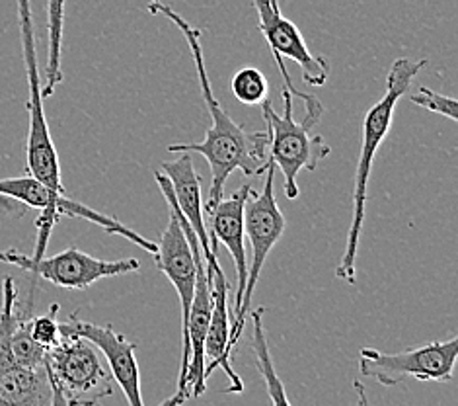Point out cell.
<instances>
[{
    "label": "cell",
    "mask_w": 458,
    "mask_h": 406,
    "mask_svg": "<svg viewBox=\"0 0 458 406\" xmlns=\"http://www.w3.org/2000/svg\"><path fill=\"white\" fill-rule=\"evenodd\" d=\"M0 262L10 266H18L30 272L31 276L46 280L57 288L64 289H86L96 281L106 278H117L123 273L139 272L140 262L137 258L123 260H100L84 250L71 246L55 256H26L21 252L10 248L0 252Z\"/></svg>",
    "instance_id": "cell-9"
},
{
    "label": "cell",
    "mask_w": 458,
    "mask_h": 406,
    "mask_svg": "<svg viewBox=\"0 0 458 406\" xmlns=\"http://www.w3.org/2000/svg\"><path fill=\"white\" fill-rule=\"evenodd\" d=\"M14 200H10V197H6V195H0V210L3 212H6V213H16V205L13 203Z\"/></svg>",
    "instance_id": "cell-22"
},
{
    "label": "cell",
    "mask_w": 458,
    "mask_h": 406,
    "mask_svg": "<svg viewBox=\"0 0 458 406\" xmlns=\"http://www.w3.org/2000/svg\"><path fill=\"white\" fill-rule=\"evenodd\" d=\"M53 387L46 367L0 359V406H49Z\"/></svg>",
    "instance_id": "cell-16"
},
{
    "label": "cell",
    "mask_w": 458,
    "mask_h": 406,
    "mask_svg": "<svg viewBox=\"0 0 458 406\" xmlns=\"http://www.w3.org/2000/svg\"><path fill=\"white\" fill-rule=\"evenodd\" d=\"M264 174V190L259 194L252 192L244 207V237L248 238L250 246H252V262L248 264L242 303H240V309L233 316L231 340H228L231 354H234V350L240 344V338H242L246 316L250 313V305H252L259 273L264 270L269 252L279 243L287 227V219L281 213L276 200V164L269 160Z\"/></svg>",
    "instance_id": "cell-7"
},
{
    "label": "cell",
    "mask_w": 458,
    "mask_h": 406,
    "mask_svg": "<svg viewBox=\"0 0 458 406\" xmlns=\"http://www.w3.org/2000/svg\"><path fill=\"white\" fill-rule=\"evenodd\" d=\"M254 6L259 16V31L267 39V46L274 53L277 69L281 73L283 86L293 94L299 96L301 100L307 92H301L293 84L289 71L285 67V59L297 63L302 69V81L310 86H324L330 76V65L320 55H314L307 41H304L301 30L293 24L289 18L281 14V10L271 6L269 0H254Z\"/></svg>",
    "instance_id": "cell-10"
},
{
    "label": "cell",
    "mask_w": 458,
    "mask_h": 406,
    "mask_svg": "<svg viewBox=\"0 0 458 406\" xmlns=\"http://www.w3.org/2000/svg\"><path fill=\"white\" fill-rule=\"evenodd\" d=\"M285 114L279 116L269 98L261 102V112L267 124L269 134V160L276 164L285 178V195L289 200L299 197V172H314L318 162L332 152V147L324 137L314 135V127L320 124L324 114V104L304 108L307 116L302 122H294L293 117V94L283 86L281 89Z\"/></svg>",
    "instance_id": "cell-3"
},
{
    "label": "cell",
    "mask_w": 458,
    "mask_h": 406,
    "mask_svg": "<svg viewBox=\"0 0 458 406\" xmlns=\"http://www.w3.org/2000/svg\"><path fill=\"white\" fill-rule=\"evenodd\" d=\"M57 313H59V305H51L46 315L30 318L31 338H34L36 342L46 350H49L51 346H55L61 340V328H59Z\"/></svg>",
    "instance_id": "cell-21"
},
{
    "label": "cell",
    "mask_w": 458,
    "mask_h": 406,
    "mask_svg": "<svg viewBox=\"0 0 458 406\" xmlns=\"http://www.w3.org/2000/svg\"><path fill=\"white\" fill-rule=\"evenodd\" d=\"M61 334H72L86 338L96 346V350L106 356L112 369V377L123 391L131 406H143L140 397V371L137 364V344L127 340L122 333H117L112 324H94L72 313L67 321H59Z\"/></svg>",
    "instance_id": "cell-11"
},
{
    "label": "cell",
    "mask_w": 458,
    "mask_h": 406,
    "mask_svg": "<svg viewBox=\"0 0 458 406\" xmlns=\"http://www.w3.org/2000/svg\"><path fill=\"white\" fill-rule=\"evenodd\" d=\"M0 195H6V197H10V200L18 202L20 205L36 207V210L41 212V215L38 219V229H39L38 245H36V252L31 255L34 258H39L46 255L51 229L55 227L59 217L86 219V221L102 227L106 233L123 237L143 250L150 252V255H155V250H157V243H152V240L140 237L139 233H135V230H131L123 223H119L115 217L104 215L100 212L92 210V207H89V205L74 202V200H71V197H67V194L53 192L51 188H47L46 184H41L34 177H30V174L21 178L0 180Z\"/></svg>",
    "instance_id": "cell-6"
},
{
    "label": "cell",
    "mask_w": 458,
    "mask_h": 406,
    "mask_svg": "<svg viewBox=\"0 0 458 406\" xmlns=\"http://www.w3.org/2000/svg\"><path fill=\"white\" fill-rule=\"evenodd\" d=\"M46 369L53 387V406L96 404L114 393L112 376H107L96 346L86 338L61 334L47 350Z\"/></svg>",
    "instance_id": "cell-5"
},
{
    "label": "cell",
    "mask_w": 458,
    "mask_h": 406,
    "mask_svg": "<svg viewBox=\"0 0 458 406\" xmlns=\"http://www.w3.org/2000/svg\"><path fill=\"white\" fill-rule=\"evenodd\" d=\"M148 13L168 18L185 36L190 46V53L199 74V84L203 92V100L211 114V125L205 131V139L198 143H178L170 145L168 152L180 155V152H199L211 168V188L209 197L203 203V212L209 213L219 203L225 194V184L231 174L240 170L246 177L264 174L269 164V134L267 131H252L242 124H236L228 116L221 102L213 94L209 74L205 69V57L201 48V30L193 28L188 20L178 14L165 0H148Z\"/></svg>",
    "instance_id": "cell-1"
},
{
    "label": "cell",
    "mask_w": 458,
    "mask_h": 406,
    "mask_svg": "<svg viewBox=\"0 0 458 406\" xmlns=\"http://www.w3.org/2000/svg\"><path fill=\"white\" fill-rule=\"evenodd\" d=\"M160 172L170 180L174 197H176V203L180 207L182 215L188 219L191 225L193 233L198 235L201 255L205 262V273L207 280L213 285V270L219 266V260L216 255L211 250V240H209V230L205 225L203 217V197H201V178L198 177L193 167V159L190 152H180L176 160L162 162Z\"/></svg>",
    "instance_id": "cell-14"
},
{
    "label": "cell",
    "mask_w": 458,
    "mask_h": 406,
    "mask_svg": "<svg viewBox=\"0 0 458 406\" xmlns=\"http://www.w3.org/2000/svg\"><path fill=\"white\" fill-rule=\"evenodd\" d=\"M228 293H231V283H228L223 268L216 266L213 270V311L205 338V377H211V373L221 367L225 376L231 379V387L226 389V393H242L244 381L233 369V354L228 350V340H231Z\"/></svg>",
    "instance_id": "cell-15"
},
{
    "label": "cell",
    "mask_w": 458,
    "mask_h": 406,
    "mask_svg": "<svg viewBox=\"0 0 458 406\" xmlns=\"http://www.w3.org/2000/svg\"><path fill=\"white\" fill-rule=\"evenodd\" d=\"M155 262L158 272L165 273L178 293L182 307V336L188 328V318L191 311L195 281H198V262L193 258V250L188 243L183 229L180 227L176 215L170 210L166 229L162 230L160 243H157Z\"/></svg>",
    "instance_id": "cell-12"
},
{
    "label": "cell",
    "mask_w": 458,
    "mask_h": 406,
    "mask_svg": "<svg viewBox=\"0 0 458 406\" xmlns=\"http://www.w3.org/2000/svg\"><path fill=\"white\" fill-rule=\"evenodd\" d=\"M458 356V336L435 340L398 354H385L375 348H361L359 371L385 387H396L408 379L446 383L453 379Z\"/></svg>",
    "instance_id": "cell-8"
},
{
    "label": "cell",
    "mask_w": 458,
    "mask_h": 406,
    "mask_svg": "<svg viewBox=\"0 0 458 406\" xmlns=\"http://www.w3.org/2000/svg\"><path fill=\"white\" fill-rule=\"evenodd\" d=\"M425 65H428L425 59L411 61L406 57H400L392 63L386 76V91L383 98L369 108V112L363 119V143H361V152H359V162L355 170L352 225H349L344 256L340 260V264L335 266V278H340L347 283H355L357 280L355 262L359 255V240H361V230H363L365 213H367L369 178H370V170H373L377 151L380 149L383 141L390 134L392 119H394L398 102L408 94L413 79H416V76L423 71Z\"/></svg>",
    "instance_id": "cell-2"
},
{
    "label": "cell",
    "mask_w": 458,
    "mask_h": 406,
    "mask_svg": "<svg viewBox=\"0 0 458 406\" xmlns=\"http://www.w3.org/2000/svg\"><path fill=\"white\" fill-rule=\"evenodd\" d=\"M233 94L246 106H258L267 98V79L256 67L240 69L233 79Z\"/></svg>",
    "instance_id": "cell-19"
},
{
    "label": "cell",
    "mask_w": 458,
    "mask_h": 406,
    "mask_svg": "<svg viewBox=\"0 0 458 406\" xmlns=\"http://www.w3.org/2000/svg\"><path fill=\"white\" fill-rule=\"evenodd\" d=\"M254 188L250 184H244L242 188L236 190L233 195H225L219 200L211 215V227H209V240H211V250L213 255L219 252V243H223L236 266V278H238V288L234 293V311L240 309V303H242V295L246 288V276H248V260H246V248H244V207L248 197L252 195Z\"/></svg>",
    "instance_id": "cell-13"
},
{
    "label": "cell",
    "mask_w": 458,
    "mask_h": 406,
    "mask_svg": "<svg viewBox=\"0 0 458 406\" xmlns=\"http://www.w3.org/2000/svg\"><path fill=\"white\" fill-rule=\"evenodd\" d=\"M16 3H18V20H20L21 55H24L26 76H28L30 131H28V147H26V168L30 177H34L41 184H46L53 192L64 194L59 155H57L55 143H53L49 134L46 109H43V91H41L36 30H34V18H31V6H30V0H16Z\"/></svg>",
    "instance_id": "cell-4"
},
{
    "label": "cell",
    "mask_w": 458,
    "mask_h": 406,
    "mask_svg": "<svg viewBox=\"0 0 458 406\" xmlns=\"http://www.w3.org/2000/svg\"><path fill=\"white\" fill-rule=\"evenodd\" d=\"M269 3H271V6H274L276 10H281V8H279V0H269Z\"/></svg>",
    "instance_id": "cell-23"
},
{
    "label": "cell",
    "mask_w": 458,
    "mask_h": 406,
    "mask_svg": "<svg viewBox=\"0 0 458 406\" xmlns=\"http://www.w3.org/2000/svg\"><path fill=\"white\" fill-rule=\"evenodd\" d=\"M264 307H258L256 311H252V321H254V334H252V350L256 354V366L261 373V377L266 381V387L269 393V399L274 404L281 406H289L291 401L285 393V385H283L281 379L277 377V371L274 366V359H271L269 354V344H267V336L264 331Z\"/></svg>",
    "instance_id": "cell-18"
},
{
    "label": "cell",
    "mask_w": 458,
    "mask_h": 406,
    "mask_svg": "<svg viewBox=\"0 0 458 406\" xmlns=\"http://www.w3.org/2000/svg\"><path fill=\"white\" fill-rule=\"evenodd\" d=\"M64 3L67 0H47V69L46 82L41 84L43 98H49L63 82V28H64Z\"/></svg>",
    "instance_id": "cell-17"
},
{
    "label": "cell",
    "mask_w": 458,
    "mask_h": 406,
    "mask_svg": "<svg viewBox=\"0 0 458 406\" xmlns=\"http://www.w3.org/2000/svg\"><path fill=\"white\" fill-rule=\"evenodd\" d=\"M410 102L420 106L421 109H428V112L449 117L451 122H456L458 119V104L454 98L443 96L439 92L428 89V86H420L416 92L410 94Z\"/></svg>",
    "instance_id": "cell-20"
}]
</instances>
